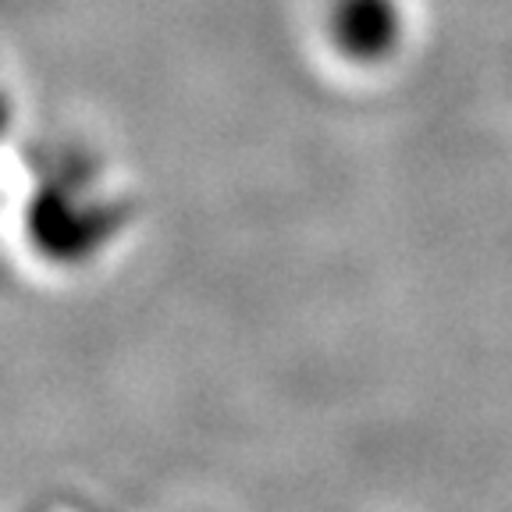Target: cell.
Masks as SVG:
<instances>
[{
	"mask_svg": "<svg viewBox=\"0 0 512 512\" xmlns=\"http://www.w3.org/2000/svg\"><path fill=\"white\" fill-rule=\"evenodd\" d=\"M338 47L356 61L384 57L399 40V11L392 0H338L331 18Z\"/></svg>",
	"mask_w": 512,
	"mask_h": 512,
	"instance_id": "obj_1",
	"label": "cell"
},
{
	"mask_svg": "<svg viewBox=\"0 0 512 512\" xmlns=\"http://www.w3.org/2000/svg\"><path fill=\"white\" fill-rule=\"evenodd\" d=\"M8 121H11V104H8V93L0 89V136L8 132Z\"/></svg>",
	"mask_w": 512,
	"mask_h": 512,
	"instance_id": "obj_2",
	"label": "cell"
}]
</instances>
